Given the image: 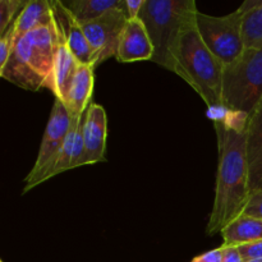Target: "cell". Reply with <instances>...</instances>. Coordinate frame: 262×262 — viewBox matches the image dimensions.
Wrapping results in <instances>:
<instances>
[{
	"instance_id": "6da1fadb",
	"label": "cell",
	"mask_w": 262,
	"mask_h": 262,
	"mask_svg": "<svg viewBox=\"0 0 262 262\" xmlns=\"http://www.w3.org/2000/svg\"><path fill=\"white\" fill-rule=\"evenodd\" d=\"M248 115L229 112L214 120L217 137L219 164L212 211L207 235L222 233L229 223L245 212L251 194L247 158Z\"/></svg>"
},
{
	"instance_id": "7a4b0ae2",
	"label": "cell",
	"mask_w": 262,
	"mask_h": 262,
	"mask_svg": "<svg viewBox=\"0 0 262 262\" xmlns=\"http://www.w3.org/2000/svg\"><path fill=\"white\" fill-rule=\"evenodd\" d=\"M59 35L55 18L17 37L9 60L0 69V77L28 91L51 90Z\"/></svg>"
},
{
	"instance_id": "3957f363",
	"label": "cell",
	"mask_w": 262,
	"mask_h": 262,
	"mask_svg": "<svg viewBox=\"0 0 262 262\" xmlns=\"http://www.w3.org/2000/svg\"><path fill=\"white\" fill-rule=\"evenodd\" d=\"M224 64L205 45L197 30L194 18L183 28L179 36L174 51L173 72L183 78L201 96L210 109H224Z\"/></svg>"
},
{
	"instance_id": "277c9868",
	"label": "cell",
	"mask_w": 262,
	"mask_h": 262,
	"mask_svg": "<svg viewBox=\"0 0 262 262\" xmlns=\"http://www.w3.org/2000/svg\"><path fill=\"white\" fill-rule=\"evenodd\" d=\"M197 13L194 0H145L138 18L145 25L154 45V63L173 72L179 36Z\"/></svg>"
},
{
	"instance_id": "5b68a950",
	"label": "cell",
	"mask_w": 262,
	"mask_h": 262,
	"mask_svg": "<svg viewBox=\"0 0 262 262\" xmlns=\"http://www.w3.org/2000/svg\"><path fill=\"white\" fill-rule=\"evenodd\" d=\"M262 99V49H246L224 67L223 107L250 117Z\"/></svg>"
},
{
	"instance_id": "8992f818",
	"label": "cell",
	"mask_w": 262,
	"mask_h": 262,
	"mask_svg": "<svg viewBox=\"0 0 262 262\" xmlns=\"http://www.w3.org/2000/svg\"><path fill=\"white\" fill-rule=\"evenodd\" d=\"M196 26L205 45L224 66L237 60L246 50L242 35V13L239 9L223 17L199 12Z\"/></svg>"
},
{
	"instance_id": "52a82bcc",
	"label": "cell",
	"mask_w": 262,
	"mask_h": 262,
	"mask_svg": "<svg viewBox=\"0 0 262 262\" xmlns=\"http://www.w3.org/2000/svg\"><path fill=\"white\" fill-rule=\"evenodd\" d=\"M73 122V115L61 100L55 99L46 124L45 133L41 141L37 159L26 178L23 193L35 188L38 184L49 181V176L55 164L56 156L68 136Z\"/></svg>"
},
{
	"instance_id": "ba28073f",
	"label": "cell",
	"mask_w": 262,
	"mask_h": 262,
	"mask_svg": "<svg viewBox=\"0 0 262 262\" xmlns=\"http://www.w3.org/2000/svg\"><path fill=\"white\" fill-rule=\"evenodd\" d=\"M127 20L128 15L123 5L122 8L110 10L99 19L81 25L94 53L95 67L117 55L120 35Z\"/></svg>"
},
{
	"instance_id": "9c48e42d",
	"label": "cell",
	"mask_w": 262,
	"mask_h": 262,
	"mask_svg": "<svg viewBox=\"0 0 262 262\" xmlns=\"http://www.w3.org/2000/svg\"><path fill=\"white\" fill-rule=\"evenodd\" d=\"M51 7H53L54 18H55L59 32L72 54L76 56V59L82 66L95 67L94 53L87 41L82 26L74 19L73 15L61 5L60 2H51Z\"/></svg>"
},
{
	"instance_id": "30bf717a",
	"label": "cell",
	"mask_w": 262,
	"mask_h": 262,
	"mask_svg": "<svg viewBox=\"0 0 262 262\" xmlns=\"http://www.w3.org/2000/svg\"><path fill=\"white\" fill-rule=\"evenodd\" d=\"M154 45L140 18L128 19L120 35L115 59L119 63L152 60Z\"/></svg>"
},
{
	"instance_id": "8fae6325",
	"label": "cell",
	"mask_w": 262,
	"mask_h": 262,
	"mask_svg": "<svg viewBox=\"0 0 262 262\" xmlns=\"http://www.w3.org/2000/svg\"><path fill=\"white\" fill-rule=\"evenodd\" d=\"M84 148L86 165L105 161L107 137V118L104 107L92 102L84 114Z\"/></svg>"
},
{
	"instance_id": "7c38bea8",
	"label": "cell",
	"mask_w": 262,
	"mask_h": 262,
	"mask_svg": "<svg viewBox=\"0 0 262 262\" xmlns=\"http://www.w3.org/2000/svg\"><path fill=\"white\" fill-rule=\"evenodd\" d=\"M247 158L251 191L262 187V99L247 123Z\"/></svg>"
},
{
	"instance_id": "4fadbf2b",
	"label": "cell",
	"mask_w": 262,
	"mask_h": 262,
	"mask_svg": "<svg viewBox=\"0 0 262 262\" xmlns=\"http://www.w3.org/2000/svg\"><path fill=\"white\" fill-rule=\"evenodd\" d=\"M94 71V66H82L81 64L73 81H72L64 104L73 117H81L92 104L91 97L95 84Z\"/></svg>"
},
{
	"instance_id": "5bb4252c",
	"label": "cell",
	"mask_w": 262,
	"mask_h": 262,
	"mask_svg": "<svg viewBox=\"0 0 262 262\" xmlns=\"http://www.w3.org/2000/svg\"><path fill=\"white\" fill-rule=\"evenodd\" d=\"M59 35H60V32H59ZM79 66H81L79 61L69 50V48L64 42L63 37L60 35L58 49H56L55 63H54L53 87H51V92H54L55 99L61 100L64 102Z\"/></svg>"
},
{
	"instance_id": "9a60e30c",
	"label": "cell",
	"mask_w": 262,
	"mask_h": 262,
	"mask_svg": "<svg viewBox=\"0 0 262 262\" xmlns=\"http://www.w3.org/2000/svg\"><path fill=\"white\" fill-rule=\"evenodd\" d=\"M224 245L242 246L262 241V219L242 214L222 230Z\"/></svg>"
},
{
	"instance_id": "2e32d148",
	"label": "cell",
	"mask_w": 262,
	"mask_h": 262,
	"mask_svg": "<svg viewBox=\"0 0 262 262\" xmlns=\"http://www.w3.org/2000/svg\"><path fill=\"white\" fill-rule=\"evenodd\" d=\"M79 25L96 20L124 5V0H59Z\"/></svg>"
},
{
	"instance_id": "e0dca14e",
	"label": "cell",
	"mask_w": 262,
	"mask_h": 262,
	"mask_svg": "<svg viewBox=\"0 0 262 262\" xmlns=\"http://www.w3.org/2000/svg\"><path fill=\"white\" fill-rule=\"evenodd\" d=\"M54 20L53 7L49 0H28L20 14L13 23L17 37Z\"/></svg>"
},
{
	"instance_id": "ac0fdd59",
	"label": "cell",
	"mask_w": 262,
	"mask_h": 262,
	"mask_svg": "<svg viewBox=\"0 0 262 262\" xmlns=\"http://www.w3.org/2000/svg\"><path fill=\"white\" fill-rule=\"evenodd\" d=\"M238 9L246 49H262V0H246Z\"/></svg>"
},
{
	"instance_id": "d6986e66",
	"label": "cell",
	"mask_w": 262,
	"mask_h": 262,
	"mask_svg": "<svg viewBox=\"0 0 262 262\" xmlns=\"http://www.w3.org/2000/svg\"><path fill=\"white\" fill-rule=\"evenodd\" d=\"M79 117H73V122H72V127L69 129L68 136H67L66 141H64L63 146H61L60 151H59L58 156H56L55 164H54L53 169L50 171L49 179L53 177L58 176V174L64 173L67 170L72 169V158H73V147H74V136H76L77 124H78Z\"/></svg>"
},
{
	"instance_id": "ffe728a7",
	"label": "cell",
	"mask_w": 262,
	"mask_h": 262,
	"mask_svg": "<svg viewBox=\"0 0 262 262\" xmlns=\"http://www.w3.org/2000/svg\"><path fill=\"white\" fill-rule=\"evenodd\" d=\"M28 0H0V35L15 22Z\"/></svg>"
},
{
	"instance_id": "44dd1931",
	"label": "cell",
	"mask_w": 262,
	"mask_h": 262,
	"mask_svg": "<svg viewBox=\"0 0 262 262\" xmlns=\"http://www.w3.org/2000/svg\"><path fill=\"white\" fill-rule=\"evenodd\" d=\"M15 41H17V35H15L14 26L12 25L4 35L0 36V69L5 67V64L9 60Z\"/></svg>"
},
{
	"instance_id": "7402d4cb",
	"label": "cell",
	"mask_w": 262,
	"mask_h": 262,
	"mask_svg": "<svg viewBox=\"0 0 262 262\" xmlns=\"http://www.w3.org/2000/svg\"><path fill=\"white\" fill-rule=\"evenodd\" d=\"M243 214L262 219V187L261 188L251 191L250 199H248L247 206H246V210Z\"/></svg>"
},
{
	"instance_id": "603a6c76",
	"label": "cell",
	"mask_w": 262,
	"mask_h": 262,
	"mask_svg": "<svg viewBox=\"0 0 262 262\" xmlns=\"http://www.w3.org/2000/svg\"><path fill=\"white\" fill-rule=\"evenodd\" d=\"M238 248H239L245 261L262 260V241L238 246Z\"/></svg>"
},
{
	"instance_id": "cb8c5ba5",
	"label": "cell",
	"mask_w": 262,
	"mask_h": 262,
	"mask_svg": "<svg viewBox=\"0 0 262 262\" xmlns=\"http://www.w3.org/2000/svg\"><path fill=\"white\" fill-rule=\"evenodd\" d=\"M223 262H246L238 246H228L223 243Z\"/></svg>"
},
{
	"instance_id": "d4e9b609",
	"label": "cell",
	"mask_w": 262,
	"mask_h": 262,
	"mask_svg": "<svg viewBox=\"0 0 262 262\" xmlns=\"http://www.w3.org/2000/svg\"><path fill=\"white\" fill-rule=\"evenodd\" d=\"M143 4H145V0H124V8L128 19H136L140 17Z\"/></svg>"
},
{
	"instance_id": "484cf974",
	"label": "cell",
	"mask_w": 262,
	"mask_h": 262,
	"mask_svg": "<svg viewBox=\"0 0 262 262\" xmlns=\"http://www.w3.org/2000/svg\"><path fill=\"white\" fill-rule=\"evenodd\" d=\"M191 262H223V248L220 246L219 248L207 251L202 255L196 256Z\"/></svg>"
},
{
	"instance_id": "4316f807",
	"label": "cell",
	"mask_w": 262,
	"mask_h": 262,
	"mask_svg": "<svg viewBox=\"0 0 262 262\" xmlns=\"http://www.w3.org/2000/svg\"><path fill=\"white\" fill-rule=\"evenodd\" d=\"M246 262H262V260H250V261H246Z\"/></svg>"
},
{
	"instance_id": "83f0119b",
	"label": "cell",
	"mask_w": 262,
	"mask_h": 262,
	"mask_svg": "<svg viewBox=\"0 0 262 262\" xmlns=\"http://www.w3.org/2000/svg\"><path fill=\"white\" fill-rule=\"evenodd\" d=\"M0 262H4V261H0Z\"/></svg>"
}]
</instances>
